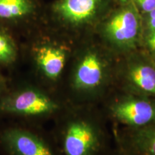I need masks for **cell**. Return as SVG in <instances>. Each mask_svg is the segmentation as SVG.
<instances>
[{"label":"cell","instance_id":"obj_1","mask_svg":"<svg viewBox=\"0 0 155 155\" xmlns=\"http://www.w3.org/2000/svg\"><path fill=\"white\" fill-rule=\"evenodd\" d=\"M55 35L42 24L26 35L28 51L35 67L50 81H56L60 77L68 58L67 49Z\"/></svg>","mask_w":155,"mask_h":155},{"label":"cell","instance_id":"obj_2","mask_svg":"<svg viewBox=\"0 0 155 155\" xmlns=\"http://www.w3.org/2000/svg\"><path fill=\"white\" fill-rule=\"evenodd\" d=\"M102 0H53L45 5L43 25L54 32L76 30L91 25L100 12Z\"/></svg>","mask_w":155,"mask_h":155},{"label":"cell","instance_id":"obj_3","mask_svg":"<svg viewBox=\"0 0 155 155\" xmlns=\"http://www.w3.org/2000/svg\"><path fill=\"white\" fill-rule=\"evenodd\" d=\"M45 5L43 0H0V24L27 35L43 24Z\"/></svg>","mask_w":155,"mask_h":155},{"label":"cell","instance_id":"obj_4","mask_svg":"<svg viewBox=\"0 0 155 155\" xmlns=\"http://www.w3.org/2000/svg\"><path fill=\"white\" fill-rule=\"evenodd\" d=\"M58 108V104L51 97L35 88L20 89L4 97L0 102V111L21 116H46Z\"/></svg>","mask_w":155,"mask_h":155},{"label":"cell","instance_id":"obj_5","mask_svg":"<svg viewBox=\"0 0 155 155\" xmlns=\"http://www.w3.org/2000/svg\"><path fill=\"white\" fill-rule=\"evenodd\" d=\"M1 141L8 155H55L43 139L25 129H7L2 135Z\"/></svg>","mask_w":155,"mask_h":155},{"label":"cell","instance_id":"obj_6","mask_svg":"<svg viewBox=\"0 0 155 155\" xmlns=\"http://www.w3.org/2000/svg\"><path fill=\"white\" fill-rule=\"evenodd\" d=\"M98 146V136L87 122L73 121L67 127L63 140L64 155H95Z\"/></svg>","mask_w":155,"mask_h":155},{"label":"cell","instance_id":"obj_7","mask_svg":"<svg viewBox=\"0 0 155 155\" xmlns=\"http://www.w3.org/2000/svg\"><path fill=\"white\" fill-rule=\"evenodd\" d=\"M139 19L132 7L122 9L106 22L105 33L119 45H131L138 35Z\"/></svg>","mask_w":155,"mask_h":155},{"label":"cell","instance_id":"obj_8","mask_svg":"<svg viewBox=\"0 0 155 155\" xmlns=\"http://www.w3.org/2000/svg\"><path fill=\"white\" fill-rule=\"evenodd\" d=\"M103 78V64L94 50H85L77 62L73 84L78 90L88 91L98 87Z\"/></svg>","mask_w":155,"mask_h":155},{"label":"cell","instance_id":"obj_9","mask_svg":"<svg viewBox=\"0 0 155 155\" xmlns=\"http://www.w3.org/2000/svg\"><path fill=\"white\" fill-rule=\"evenodd\" d=\"M113 111L120 121L133 126L145 125L155 118L154 107L146 101H127L116 106Z\"/></svg>","mask_w":155,"mask_h":155},{"label":"cell","instance_id":"obj_10","mask_svg":"<svg viewBox=\"0 0 155 155\" xmlns=\"http://www.w3.org/2000/svg\"><path fill=\"white\" fill-rule=\"evenodd\" d=\"M15 33L0 24V65L10 66L18 60L19 48Z\"/></svg>","mask_w":155,"mask_h":155},{"label":"cell","instance_id":"obj_11","mask_svg":"<svg viewBox=\"0 0 155 155\" xmlns=\"http://www.w3.org/2000/svg\"><path fill=\"white\" fill-rule=\"evenodd\" d=\"M132 82L144 91L155 94V70L147 65H139L131 70Z\"/></svg>","mask_w":155,"mask_h":155},{"label":"cell","instance_id":"obj_12","mask_svg":"<svg viewBox=\"0 0 155 155\" xmlns=\"http://www.w3.org/2000/svg\"><path fill=\"white\" fill-rule=\"evenodd\" d=\"M136 145L143 155H155V131L143 132L137 139Z\"/></svg>","mask_w":155,"mask_h":155},{"label":"cell","instance_id":"obj_13","mask_svg":"<svg viewBox=\"0 0 155 155\" xmlns=\"http://www.w3.org/2000/svg\"><path fill=\"white\" fill-rule=\"evenodd\" d=\"M139 7L145 12L150 13L155 9V0H135Z\"/></svg>","mask_w":155,"mask_h":155},{"label":"cell","instance_id":"obj_14","mask_svg":"<svg viewBox=\"0 0 155 155\" xmlns=\"http://www.w3.org/2000/svg\"><path fill=\"white\" fill-rule=\"evenodd\" d=\"M147 25H148L149 28L151 32H154L155 31V9L152 12H150L149 15L148 21H147Z\"/></svg>","mask_w":155,"mask_h":155},{"label":"cell","instance_id":"obj_15","mask_svg":"<svg viewBox=\"0 0 155 155\" xmlns=\"http://www.w3.org/2000/svg\"><path fill=\"white\" fill-rule=\"evenodd\" d=\"M147 45H148L150 50L155 52V31L154 32H151L150 36L147 39Z\"/></svg>","mask_w":155,"mask_h":155},{"label":"cell","instance_id":"obj_16","mask_svg":"<svg viewBox=\"0 0 155 155\" xmlns=\"http://www.w3.org/2000/svg\"><path fill=\"white\" fill-rule=\"evenodd\" d=\"M120 2H126L127 1V0H119Z\"/></svg>","mask_w":155,"mask_h":155}]
</instances>
